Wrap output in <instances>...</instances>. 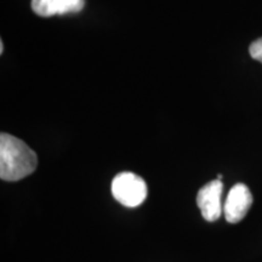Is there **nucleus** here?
Here are the masks:
<instances>
[{
    "label": "nucleus",
    "instance_id": "nucleus-1",
    "mask_svg": "<svg viewBox=\"0 0 262 262\" xmlns=\"http://www.w3.org/2000/svg\"><path fill=\"white\" fill-rule=\"evenodd\" d=\"M38 165L35 152L17 137L0 135V178L4 181H19L34 172Z\"/></svg>",
    "mask_w": 262,
    "mask_h": 262
},
{
    "label": "nucleus",
    "instance_id": "nucleus-6",
    "mask_svg": "<svg viewBox=\"0 0 262 262\" xmlns=\"http://www.w3.org/2000/svg\"><path fill=\"white\" fill-rule=\"evenodd\" d=\"M249 52H250V56L254 60L260 61L262 63V38H258L257 40L251 42L250 48H249Z\"/></svg>",
    "mask_w": 262,
    "mask_h": 262
},
{
    "label": "nucleus",
    "instance_id": "nucleus-4",
    "mask_svg": "<svg viewBox=\"0 0 262 262\" xmlns=\"http://www.w3.org/2000/svg\"><path fill=\"white\" fill-rule=\"evenodd\" d=\"M253 204V195L250 189L244 183H237L229 191L224 205V214L226 220L231 224L241 222L248 214Z\"/></svg>",
    "mask_w": 262,
    "mask_h": 262
},
{
    "label": "nucleus",
    "instance_id": "nucleus-3",
    "mask_svg": "<svg viewBox=\"0 0 262 262\" xmlns=\"http://www.w3.org/2000/svg\"><path fill=\"white\" fill-rule=\"evenodd\" d=\"M222 191H224V183L221 180L208 182L198 191L196 205L201 209L203 217L206 221L214 222L220 219L222 214Z\"/></svg>",
    "mask_w": 262,
    "mask_h": 262
},
{
    "label": "nucleus",
    "instance_id": "nucleus-5",
    "mask_svg": "<svg viewBox=\"0 0 262 262\" xmlns=\"http://www.w3.org/2000/svg\"><path fill=\"white\" fill-rule=\"evenodd\" d=\"M85 0H32V10L41 17L77 14L84 9Z\"/></svg>",
    "mask_w": 262,
    "mask_h": 262
},
{
    "label": "nucleus",
    "instance_id": "nucleus-7",
    "mask_svg": "<svg viewBox=\"0 0 262 262\" xmlns=\"http://www.w3.org/2000/svg\"><path fill=\"white\" fill-rule=\"evenodd\" d=\"M3 51H4V44L3 41H0V54H3Z\"/></svg>",
    "mask_w": 262,
    "mask_h": 262
},
{
    "label": "nucleus",
    "instance_id": "nucleus-2",
    "mask_svg": "<svg viewBox=\"0 0 262 262\" xmlns=\"http://www.w3.org/2000/svg\"><path fill=\"white\" fill-rule=\"evenodd\" d=\"M111 188L114 199L127 208H136L142 204L148 192L145 180L129 171L118 173Z\"/></svg>",
    "mask_w": 262,
    "mask_h": 262
}]
</instances>
